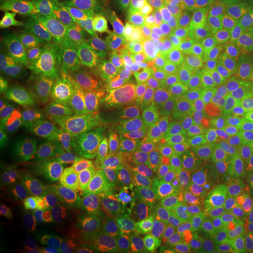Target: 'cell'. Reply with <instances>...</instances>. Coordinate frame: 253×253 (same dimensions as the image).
<instances>
[{
    "label": "cell",
    "mask_w": 253,
    "mask_h": 253,
    "mask_svg": "<svg viewBox=\"0 0 253 253\" xmlns=\"http://www.w3.org/2000/svg\"><path fill=\"white\" fill-rule=\"evenodd\" d=\"M162 253H218L211 226L189 219L179 232L166 239Z\"/></svg>",
    "instance_id": "18"
},
{
    "label": "cell",
    "mask_w": 253,
    "mask_h": 253,
    "mask_svg": "<svg viewBox=\"0 0 253 253\" xmlns=\"http://www.w3.org/2000/svg\"><path fill=\"white\" fill-rule=\"evenodd\" d=\"M109 48L151 101L162 128L177 138L218 129L201 110V82L180 63L156 48H132L118 41L109 42Z\"/></svg>",
    "instance_id": "3"
},
{
    "label": "cell",
    "mask_w": 253,
    "mask_h": 253,
    "mask_svg": "<svg viewBox=\"0 0 253 253\" xmlns=\"http://www.w3.org/2000/svg\"><path fill=\"white\" fill-rule=\"evenodd\" d=\"M131 136L129 139L120 136L79 149V165L86 196L107 186L117 176L129 152Z\"/></svg>",
    "instance_id": "14"
},
{
    "label": "cell",
    "mask_w": 253,
    "mask_h": 253,
    "mask_svg": "<svg viewBox=\"0 0 253 253\" xmlns=\"http://www.w3.org/2000/svg\"><path fill=\"white\" fill-rule=\"evenodd\" d=\"M211 232H212V239H214V244H215L218 253H235L231 249V246L226 244L225 241L214 231V228H211Z\"/></svg>",
    "instance_id": "23"
},
{
    "label": "cell",
    "mask_w": 253,
    "mask_h": 253,
    "mask_svg": "<svg viewBox=\"0 0 253 253\" xmlns=\"http://www.w3.org/2000/svg\"><path fill=\"white\" fill-rule=\"evenodd\" d=\"M114 40L132 48H155V38L163 18L179 6L173 0H99Z\"/></svg>",
    "instance_id": "10"
},
{
    "label": "cell",
    "mask_w": 253,
    "mask_h": 253,
    "mask_svg": "<svg viewBox=\"0 0 253 253\" xmlns=\"http://www.w3.org/2000/svg\"><path fill=\"white\" fill-rule=\"evenodd\" d=\"M13 44L0 62V82L20 84L33 79H72V69L45 56L49 40L27 33H11Z\"/></svg>",
    "instance_id": "11"
},
{
    "label": "cell",
    "mask_w": 253,
    "mask_h": 253,
    "mask_svg": "<svg viewBox=\"0 0 253 253\" xmlns=\"http://www.w3.org/2000/svg\"><path fill=\"white\" fill-rule=\"evenodd\" d=\"M21 201L18 181V163H14L6 154L0 163V211L3 219H9L13 210Z\"/></svg>",
    "instance_id": "20"
},
{
    "label": "cell",
    "mask_w": 253,
    "mask_h": 253,
    "mask_svg": "<svg viewBox=\"0 0 253 253\" xmlns=\"http://www.w3.org/2000/svg\"><path fill=\"white\" fill-rule=\"evenodd\" d=\"M200 101L208 121L232 139L253 126V89L228 66L201 83Z\"/></svg>",
    "instance_id": "9"
},
{
    "label": "cell",
    "mask_w": 253,
    "mask_h": 253,
    "mask_svg": "<svg viewBox=\"0 0 253 253\" xmlns=\"http://www.w3.org/2000/svg\"><path fill=\"white\" fill-rule=\"evenodd\" d=\"M54 110L78 149L120 138L124 134H135L141 128L135 121L78 89L58 100Z\"/></svg>",
    "instance_id": "7"
},
{
    "label": "cell",
    "mask_w": 253,
    "mask_h": 253,
    "mask_svg": "<svg viewBox=\"0 0 253 253\" xmlns=\"http://www.w3.org/2000/svg\"><path fill=\"white\" fill-rule=\"evenodd\" d=\"M180 9L193 16L222 20L253 30V0H196Z\"/></svg>",
    "instance_id": "16"
},
{
    "label": "cell",
    "mask_w": 253,
    "mask_h": 253,
    "mask_svg": "<svg viewBox=\"0 0 253 253\" xmlns=\"http://www.w3.org/2000/svg\"><path fill=\"white\" fill-rule=\"evenodd\" d=\"M0 26L61 44L90 46L116 41L96 3L86 0H6Z\"/></svg>",
    "instance_id": "5"
},
{
    "label": "cell",
    "mask_w": 253,
    "mask_h": 253,
    "mask_svg": "<svg viewBox=\"0 0 253 253\" xmlns=\"http://www.w3.org/2000/svg\"><path fill=\"white\" fill-rule=\"evenodd\" d=\"M232 161L242 189L253 196V126L234 136Z\"/></svg>",
    "instance_id": "19"
},
{
    "label": "cell",
    "mask_w": 253,
    "mask_h": 253,
    "mask_svg": "<svg viewBox=\"0 0 253 253\" xmlns=\"http://www.w3.org/2000/svg\"><path fill=\"white\" fill-rule=\"evenodd\" d=\"M177 13L193 26L199 27L226 61L253 59V30L239 27L222 20L193 16L179 7Z\"/></svg>",
    "instance_id": "15"
},
{
    "label": "cell",
    "mask_w": 253,
    "mask_h": 253,
    "mask_svg": "<svg viewBox=\"0 0 253 253\" xmlns=\"http://www.w3.org/2000/svg\"><path fill=\"white\" fill-rule=\"evenodd\" d=\"M7 126L28 168L73 199L84 200L79 149L54 107L41 97L18 100L10 107Z\"/></svg>",
    "instance_id": "4"
},
{
    "label": "cell",
    "mask_w": 253,
    "mask_h": 253,
    "mask_svg": "<svg viewBox=\"0 0 253 253\" xmlns=\"http://www.w3.org/2000/svg\"><path fill=\"white\" fill-rule=\"evenodd\" d=\"M165 242L138 226L100 221L84 239V253H162Z\"/></svg>",
    "instance_id": "13"
},
{
    "label": "cell",
    "mask_w": 253,
    "mask_h": 253,
    "mask_svg": "<svg viewBox=\"0 0 253 253\" xmlns=\"http://www.w3.org/2000/svg\"><path fill=\"white\" fill-rule=\"evenodd\" d=\"M155 48L180 63L201 83L215 78L226 68L225 59L207 36L181 18L177 10L163 18L156 33Z\"/></svg>",
    "instance_id": "8"
},
{
    "label": "cell",
    "mask_w": 253,
    "mask_h": 253,
    "mask_svg": "<svg viewBox=\"0 0 253 253\" xmlns=\"http://www.w3.org/2000/svg\"><path fill=\"white\" fill-rule=\"evenodd\" d=\"M225 63L229 69L235 71L239 76H242V79L253 89V59L226 61Z\"/></svg>",
    "instance_id": "22"
},
{
    "label": "cell",
    "mask_w": 253,
    "mask_h": 253,
    "mask_svg": "<svg viewBox=\"0 0 253 253\" xmlns=\"http://www.w3.org/2000/svg\"><path fill=\"white\" fill-rule=\"evenodd\" d=\"M212 228L235 253H253V211L235 208L214 221Z\"/></svg>",
    "instance_id": "17"
},
{
    "label": "cell",
    "mask_w": 253,
    "mask_h": 253,
    "mask_svg": "<svg viewBox=\"0 0 253 253\" xmlns=\"http://www.w3.org/2000/svg\"><path fill=\"white\" fill-rule=\"evenodd\" d=\"M76 89L116 110L138 126L158 123L156 113L136 81L110 51L109 42L89 46L87 54L72 69Z\"/></svg>",
    "instance_id": "6"
},
{
    "label": "cell",
    "mask_w": 253,
    "mask_h": 253,
    "mask_svg": "<svg viewBox=\"0 0 253 253\" xmlns=\"http://www.w3.org/2000/svg\"><path fill=\"white\" fill-rule=\"evenodd\" d=\"M69 194L48 184L34 196L24 197L13 210L10 221L36 234H54L75 224V210Z\"/></svg>",
    "instance_id": "12"
},
{
    "label": "cell",
    "mask_w": 253,
    "mask_h": 253,
    "mask_svg": "<svg viewBox=\"0 0 253 253\" xmlns=\"http://www.w3.org/2000/svg\"><path fill=\"white\" fill-rule=\"evenodd\" d=\"M0 253H24V245L17 235L1 228V231H0Z\"/></svg>",
    "instance_id": "21"
},
{
    "label": "cell",
    "mask_w": 253,
    "mask_h": 253,
    "mask_svg": "<svg viewBox=\"0 0 253 253\" xmlns=\"http://www.w3.org/2000/svg\"><path fill=\"white\" fill-rule=\"evenodd\" d=\"M180 207L186 217L208 224L238 208L242 186L232 161V138L219 129L179 138Z\"/></svg>",
    "instance_id": "2"
},
{
    "label": "cell",
    "mask_w": 253,
    "mask_h": 253,
    "mask_svg": "<svg viewBox=\"0 0 253 253\" xmlns=\"http://www.w3.org/2000/svg\"><path fill=\"white\" fill-rule=\"evenodd\" d=\"M179 138L161 126H141L131 136L126 162L107 186L83 203L100 221L123 222L162 239L180 231Z\"/></svg>",
    "instance_id": "1"
}]
</instances>
